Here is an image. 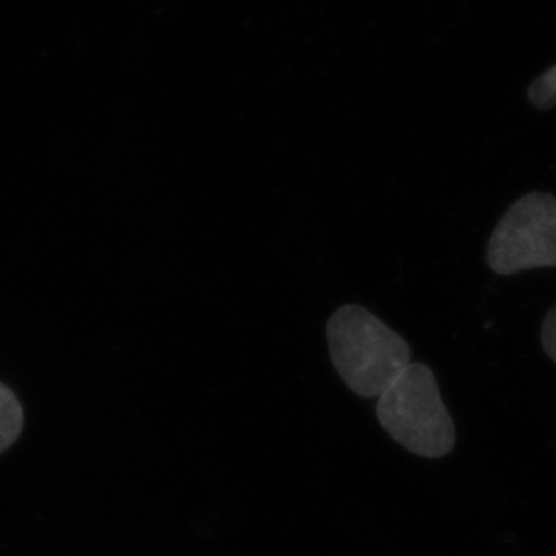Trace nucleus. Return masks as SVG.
<instances>
[{
  "instance_id": "1",
  "label": "nucleus",
  "mask_w": 556,
  "mask_h": 556,
  "mask_svg": "<svg viewBox=\"0 0 556 556\" xmlns=\"http://www.w3.org/2000/svg\"><path fill=\"white\" fill-rule=\"evenodd\" d=\"M326 339L333 368L361 399H378L413 363L409 342L361 305L337 308Z\"/></svg>"
},
{
  "instance_id": "2",
  "label": "nucleus",
  "mask_w": 556,
  "mask_h": 556,
  "mask_svg": "<svg viewBox=\"0 0 556 556\" xmlns=\"http://www.w3.org/2000/svg\"><path fill=\"white\" fill-rule=\"evenodd\" d=\"M377 418L405 451L440 459L456 445V427L441 399L434 371L410 363L378 396Z\"/></svg>"
},
{
  "instance_id": "3",
  "label": "nucleus",
  "mask_w": 556,
  "mask_h": 556,
  "mask_svg": "<svg viewBox=\"0 0 556 556\" xmlns=\"http://www.w3.org/2000/svg\"><path fill=\"white\" fill-rule=\"evenodd\" d=\"M486 263L501 276L556 267L555 197L535 191L515 200L490 237Z\"/></svg>"
},
{
  "instance_id": "4",
  "label": "nucleus",
  "mask_w": 556,
  "mask_h": 556,
  "mask_svg": "<svg viewBox=\"0 0 556 556\" xmlns=\"http://www.w3.org/2000/svg\"><path fill=\"white\" fill-rule=\"evenodd\" d=\"M24 409L21 400L5 383L0 382V454H4L21 438Z\"/></svg>"
},
{
  "instance_id": "5",
  "label": "nucleus",
  "mask_w": 556,
  "mask_h": 556,
  "mask_svg": "<svg viewBox=\"0 0 556 556\" xmlns=\"http://www.w3.org/2000/svg\"><path fill=\"white\" fill-rule=\"evenodd\" d=\"M528 98L531 105L539 111H549L556 105V65L547 68L546 73L530 85Z\"/></svg>"
},
{
  "instance_id": "6",
  "label": "nucleus",
  "mask_w": 556,
  "mask_h": 556,
  "mask_svg": "<svg viewBox=\"0 0 556 556\" xmlns=\"http://www.w3.org/2000/svg\"><path fill=\"white\" fill-rule=\"evenodd\" d=\"M541 339L547 357L556 363V305L547 312L546 319L542 323Z\"/></svg>"
}]
</instances>
